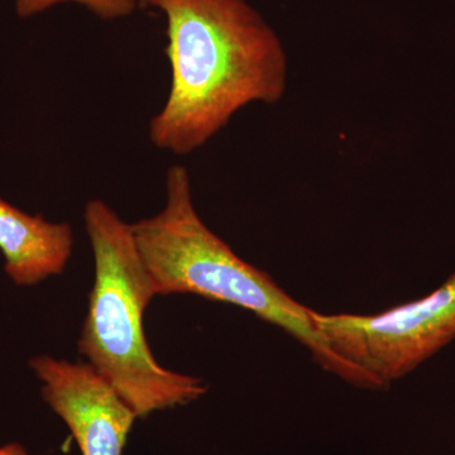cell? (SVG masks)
I'll use <instances>...</instances> for the list:
<instances>
[{
  "label": "cell",
  "mask_w": 455,
  "mask_h": 455,
  "mask_svg": "<svg viewBox=\"0 0 455 455\" xmlns=\"http://www.w3.org/2000/svg\"><path fill=\"white\" fill-rule=\"evenodd\" d=\"M163 12L169 95L149 122L161 151L193 154L250 104H276L289 83L277 32L247 0H142Z\"/></svg>",
  "instance_id": "obj_1"
},
{
  "label": "cell",
  "mask_w": 455,
  "mask_h": 455,
  "mask_svg": "<svg viewBox=\"0 0 455 455\" xmlns=\"http://www.w3.org/2000/svg\"><path fill=\"white\" fill-rule=\"evenodd\" d=\"M130 226L157 295L191 293L252 311L300 341L328 372L358 387L382 390L376 379L329 348L314 325L313 310L209 229L194 205L187 167L167 170L163 211Z\"/></svg>",
  "instance_id": "obj_2"
},
{
  "label": "cell",
  "mask_w": 455,
  "mask_h": 455,
  "mask_svg": "<svg viewBox=\"0 0 455 455\" xmlns=\"http://www.w3.org/2000/svg\"><path fill=\"white\" fill-rule=\"evenodd\" d=\"M84 220L95 280L77 341L80 355L139 418L202 397L206 392L202 379L166 370L147 343L143 315L157 292L130 224L103 200L86 204Z\"/></svg>",
  "instance_id": "obj_3"
},
{
  "label": "cell",
  "mask_w": 455,
  "mask_h": 455,
  "mask_svg": "<svg viewBox=\"0 0 455 455\" xmlns=\"http://www.w3.org/2000/svg\"><path fill=\"white\" fill-rule=\"evenodd\" d=\"M313 320L335 355L388 387L455 339V272L429 295L382 313L313 311Z\"/></svg>",
  "instance_id": "obj_4"
},
{
  "label": "cell",
  "mask_w": 455,
  "mask_h": 455,
  "mask_svg": "<svg viewBox=\"0 0 455 455\" xmlns=\"http://www.w3.org/2000/svg\"><path fill=\"white\" fill-rule=\"evenodd\" d=\"M29 366L44 382V400L68 425L83 455H123L139 415L94 368L50 355L33 358Z\"/></svg>",
  "instance_id": "obj_5"
},
{
  "label": "cell",
  "mask_w": 455,
  "mask_h": 455,
  "mask_svg": "<svg viewBox=\"0 0 455 455\" xmlns=\"http://www.w3.org/2000/svg\"><path fill=\"white\" fill-rule=\"evenodd\" d=\"M74 248L68 223L29 215L0 197V252L5 272L20 286H31L64 272Z\"/></svg>",
  "instance_id": "obj_6"
},
{
  "label": "cell",
  "mask_w": 455,
  "mask_h": 455,
  "mask_svg": "<svg viewBox=\"0 0 455 455\" xmlns=\"http://www.w3.org/2000/svg\"><path fill=\"white\" fill-rule=\"evenodd\" d=\"M66 3L83 5L100 20H114L131 16L140 0H16V11L20 17L31 18Z\"/></svg>",
  "instance_id": "obj_7"
},
{
  "label": "cell",
  "mask_w": 455,
  "mask_h": 455,
  "mask_svg": "<svg viewBox=\"0 0 455 455\" xmlns=\"http://www.w3.org/2000/svg\"><path fill=\"white\" fill-rule=\"evenodd\" d=\"M0 455H28L26 449L20 444H8L0 448Z\"/></svg>",
  "instance_id": "obj_8"
},
{
  "label": "cell",
  "mask_w": 455,
  "mask_h": 455,
  "mask_svg": "<svg viewBox=\"0 0 455 455\" xmlns=\"http://www.w3.org/2000/svg\"><path fill=\"white\" fill-rule=\"evenodd\" d=\"M142 2V0H140V3Z\"/></svg>",
  "instance_id": "obj_9"
}]
</instances>
